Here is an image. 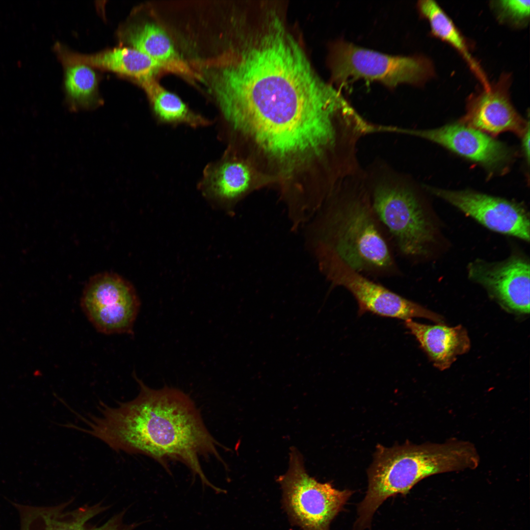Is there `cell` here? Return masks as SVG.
<instances>
[{
	"label": "cell",
	"instance_id": "obj_23",
	"mask_svg": "<svg viewBox=\"0 0 530 530\" xmlns=\"http://www.w3.org/2000/svg\"><path fill=\"white\" fill-rule=\"evenodd\" d=\"M522 146L524 153L525 155L527 161L529 162L530 159V128L529 125L527 128L524 133L522 135Z\"/></svg>",
	"mask_w": 530,
	"mask_h": 530
},
{
	"label": "cell",
	"instance_id": "obj_20",
	"mask_svg": "<svg viewBox=\"0 0 530 530\" xmlns=\"http://www.w3.org/2000/svg\"><path fill=\"white\" fill-rule=\"evenodd\" d=\"M417 7L421 15L428 21L432 34L454 48L479 80L483 87H488L490 83L473 57L466 39L442 7L433 0H419Z\"/></svg>",
	"mask_w": 530,
	"mask_h": 530
},
{
	"label": "cell",
	"instance_id": "obj_21",
	"mask_svg": "<svg viewBox=\"0 0 530 530\" xmlns=\"http://www.w3.org/2000/svg\"><path fill=\"white\" fill-rule=\"evenodd\" d=\"M65 84L74 107L88 108L95 106L97 78L89 66L71 65L66 70Z\"/></svg>",
	"mask_w": 530,
	"mask_h": 530
},
{
	"label": "cell",
	"instance_id": "obj_5",
	"mask_svg": "<svg viewBox=\"0 0 530 530\" xmlns=\"http://www.w3.org/2000/svg\"><path fill=\"white\" fill-rule=\"evenodd\" d=\"M364 171L374 211L394 253L412 264L427 259L436 228L416 183L381 159Z\"/></svg>",
	"mask_w": 530,
	"mask_h": 530
},
{
	"label": "cell",
	"instance_id": "obj_17",
	"mask_svg": "<svg viewBox=\"0 0 530 530\" xmlns=\"http://www.w3.org/2000/svg\"><path fill=\"white\" fill-rule=\"evenodd\" d=\"M70 65L82 64L93 66L137 79L140 82L153 79L159 70L165 67L134 48H119L91 55L63 54Z\"/></svg>",
	"mask_w": 530,
	"mask_h": 530
},
{
	"label": "cell",
	"instance_id": "obj_18",
	"mask_svg": "<svg viewBox=\"0 0 530 530\" xmlns=\"http://www.w3.org/2000/svg\"><path fill=\"white\" fill-rule=\"evenodd\" d=\"M141 83L148 95L158 123L172 127L185 126L195 129L213 124L210 119L192 111L178 96L163 89L153 79Z\"/></svg>",
	"mask_w": 530,
	"mask_h": 530
},
{
	"label": "cell",
	"instance_id": "obj_12",
	"mask_svg": "<svg viewBox=\"0 0 530 530\" xmlns=\"http://www.w3.org/2000/svg\"><path fill=\"white\" fill-rule=\"evenodd\" d=\"M469 277L482 285L504 305L521 313L530 312V263L513 254L501 262L477 260L468 266Z\"/></svg>",
	"mask_w": 530,
	"mask_h": 530
},
{
	"label": "cell",
	"instance_id": "obj_2",
	"mask_svg": "<svg viewBox=\"0 0 530 530\" xmlns=\"http://www.w3.org/2000/svg\"><path fill=\"white\" fill-rule=\"evenodd\" d=\"M132 374L139 386L137 396L115 407L101 403L99 416L82 418L86 427L80 430L116 451L148 455L166 469L169 461H180L204 485L221 492L206 477L199 461L201 457L212 456L221 461L220 445L207 429L192 399L173 387L150 388Z\"/></svg>",
	"mask_w": 530,
	"mask_h": 530
},
{
	"label": "cell",
	"instance_id": "obj_15",
	"mask_svg": "<svg viewBox=\"0 0 530 530\" xmlns=\"http://www.w3.org/2000/svg\"><path fill=\"white\" fill-rule=\"evenodd\" d=\"M70 504L27 508L23 511L22 530H133L140 524L126 523L124 510L100 525H94L90 521L107 506L99 503L69 509Z\"/></svg>",
	"mask_w": 530,
	"mask_h": 530
},
{
	"label": "cell",
	"instance_id": "obj_9",
	"mask_svg": "<svg viewBox=\"0 0 530 530\" xmlns=\"http://www.w3.org/2000/svg\"><path fill=\"white\" fill-rule=\"evenodd\" d=\"M141 302L133 285L120 275L104 272L93 276L84 287L80 307L99 332L133 334Z\"/></svg>",
	"mask_w": 530,
	"mask_h": 530
},
{
	"label": "cell",
	"instance_id": "obj_13",
	"mask_svg": "<svg viewBox=\"0 0 530 530\" xmlns=\"http://www.w3.org/2000/svg\"><path fill=\"white\" fill-rule=\"evenodd\" d=\"M510 84V76L503 75L497 82L472 95L460 123L491 134L511 132L522 136L529 122L527 123L512 105Z\"/></svg>",
	"mask_w": 530,
	"mask_h": 530
},
{
	"label": "cell",
	"instance_id": "obj_19",
	"mask_svg": "<svg viewBox=\"0 0 530 530\" xmlns=\"http://www.w3.org/2000/svg\"><path fill=\"white\" fill-rule=\"evenodd\" d=\"M125 39L134 49L162 64L168 70L191 73L177 55L165 32L153 24L131 27L125 31Z\"/></svg>",
	"mask_w": 530,
	"mask_h": 530
},
{
	"label": "cell",
	"instance_id": "obj_6",
	"mask_svg": "<svg viewBox=\"0 0 530 530\" xmlns=\"http://www.w3.org/2000/svg\"><path fill=\"white\" fill-rule=\"evenodd\" d=\"M329 64L332 80L341 87L359 80L391 88L401 83L420 85L434 75L432 63L424 56L389 55L343 40L332 46Z\"/></svg>",
	"mask_w": 530,
	"mask_h": 530
},
{
	"label": "cell",
	"instance_id": "obj_4",
	"mask_svg": "<svg viewBox=\"0 0 530 530\" xmlns=\"http://www.w3.org/2000/svg\"><path fill=\"white\" fill-rule=\"evenodd\" d=\"M479 456L471 443L450 440L443 443L415 445L407 442L387 448L378 445L368 470V489L358 508L354 530L370 526L372 516L388 498L406 495L419 481L428 476L474 469Z\"/></svg>",
	"mask_w": 530,
	"mask_h": 530
},
{
	"label": "cell",
	"instance_id": "obj_10",
	"mask_svg": "<svg viewBox=\"0 0 530 530\" xmlns=\"http://www.w3.org/2000/svg\"><path fill=\"white\" fill-rule=\"evenodd\" d=\"M424 187L489 230L529 241L530 218L521 205L473 191Z\"/></svg>",
	"mask_w": 530,
	"mask_h": 530
},
{
	"label": "cell",
	"instance_id": "obj_1",
	"mask_svg": "<svg viewBox=\"0 0 530 530\" xmlns=\"http://www.w3.org/2000/svg\"><path fill=\"white\" fill-rule=\"evenodd\" d=\"M242 44L210 72L220 128L262 145H285L311 133L342 98L314 71L283 26L245 36Z\"/></svg>",
	"mask_w": 530,
	"mask_h": 530
},
{
	"label": "cell",
	"instance_id": "obj_16",
	"mask_svg": "<svg viewBox=\"0 0 530 530\" xmlns=\"http://www.w3.org/2000/svg\"><path fill=\"white\" fill-rule=\"evenodd\" d=\"M404 323L434 365L441 370L448 368L458 355L469 348L468 335L461 326L427 325L412 319Z\"/></svg>",
	"mask_w": 530,
	"mask_h": 530
},
{
	"label": "cell",
	"instance_id": "obj_22",
	"mask_svg": "<svg viewBox=\"0 0 530 530\" xmlns=\"http://www.w3.org/2000/svg\"><path fill=\"white\" fill-rule=\"evenodd\" d=\"M498 19L502 22L520 27L525 26L530 19L529 0H500L491 3Z\"/></svg>",
	"mask_w": 530,
	"mask_h": 530
},
{
	"label": "cell",
	"instance_id": "obj_7",
	"mask_svg": "<svg viewBox=\"0 0 530 530\" xmlns=\"http://www.w3.org/2000/svg\"><path fill=\"white\" fill-rule=\"evenodd\" d=\"M289 463L287 472L277 480L291 522L302 530H330L332 521L353 492L336 489L330 483L319 482L310 477L295 448L291 449Z\"/></svg>",
	"mask_w": 530,
	"mask_h": 530
},
{
	"label": "cell",
	"instance_id": "obj_8",
	"mask_svg": "<svg viewBox=\"0 0 530 530\" xmlns=\"http://www.w3.org/2000/svg\"><path fill=\"white\" fill-rule=\"evenodd\" d=\"M318 269L332 288L341 287L354 296L358 315L371 312L380 316L406 320L425 318L441 322L437 314L370 279L337 256L322 253L315 259Z\"/></svg>",
	"mask_w": 530,
	"mask_h": 530
},
{
	"label": "cell",
	"instance_id": "obj_3",
	"mask_svg": "<svg viewBox=\"0 0 530 530\" xmlns=\"http://www.w3.org/2000/svg\"><path fill=\"white\" fill-rule=\"evenodd\" d=\"M305 226L313 256L335 255L368 277L402 275L374 211L363 168L340 181Z\"/></svg>",
	"mask_w": 530,
	"mask_h": 530
},
{
	"label": "cell",
	"instance_id": "obj_11",
	"mask_svg": "<svg viewBox=\"0 0 530 530\" xmlns=\"http://www.w3.org/2000/svg\"><path fill=\"white\" fill-rule=\"evenodd\" d=\"M388 132L420 137L441 145L487 168H499L511 158L510 150L485 132L461 123L432 129H414L389 126Z\"/></svg>",
	"mask_w": 530,
	"mask_h": 530
},
{
	"label": "cell",
	"instance_id": "obj_14",
	"mask_svg": "<svg viewBox=\"0 0 530 530\" xmlns=\"http://www.w3.org/2000/svg\"><path fill=\"white\" fill-rule=\"evenodd\" d=\"M252 181L251 165L228 146L220 158L205 167L198 188L212 207L231 212L251 190Z\"/></svg>",
	"mask_w": 530,
	"mask_h": 530
}]
</instances>
